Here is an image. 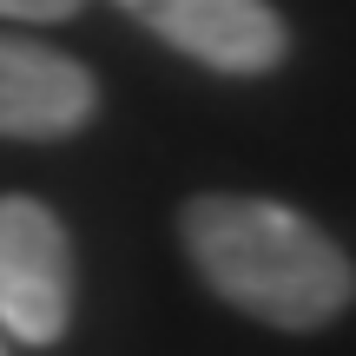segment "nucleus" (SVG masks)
Returning <instances> with one entry per match:
<instances>
[{"label":"nucleus","mask_w":356,"mask_h":356,"mask_svg":"<svg viewBox=\"0 0 356 356\" xmlns=\"http://www.w3.org/2000/svg\"><path fill=\"white\" fill-rule=\"evenodd\" d=\"M73 317L66 225L26 191H0V323L20 343H53Z\"/></svg>","instance_id":"obj_2"},{"label":"nucleus","mask_w":356,"mask_h":356,"mask_svg":"<svg viewBox=\"0 0 356 356\" xmlns=\"http://www.w3.org/2000/svg\"><path fill=\"white\" fill-rule=\"evenodd\" d=\"M99 106L79 60L33 40H0V139H66Z\"/></svg>","instance_id":"obj_4"},{"label":"nucleus","mask_w":356,"mask_h":356,"mask_svg":"<svg viewBox=\"0 0 356 356\" xmlns=\"http://www.w3.org/2000/svg\"><path fill=\"white\" fill-rule=\"evenodd\" d=\"M119 7L211 73H270L291 47L277 7L264 0H119Z\"/></svg>","instance_id":"obj_3"},{"label":"nucleus","mask_w":356,"mask_h":356,"mask_svg":"<svg viewBox=\"0 0 356 356\" xmlns=\"http://www.w3.org/2000/svg\"><path fill=\"white\" fill-rule=\"evenodd\" d=\"M185 251L225 304L277 330H317L343 317L356 270L304 211L244 191H198L185 204Z\"/></svg>","instance_id":"obj_1"},{"label":"nucleus","mask_w":356,"mask_h":356,"mask_svg":"<svg viewBox=\"0 0 356 356\" xmlns=\"http://www.w3.org/2000/svg\"><path fill=\"white\" fill-rule=\"evenodd\" d=\"M86 0H0V20H73Z\"/></svg>","instance_id":"obj_5"}]
</instances>
